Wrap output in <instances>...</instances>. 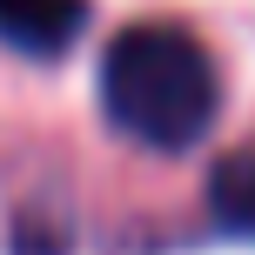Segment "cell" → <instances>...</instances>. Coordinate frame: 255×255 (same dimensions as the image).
<instances>
[{"label": "cell", "instance_id": "7a4b0ae2", "mask_svg": "<svg viewBox=\"0 0 255 255\" xmlns=\"http://www.w3.org/2000/svg\"><path fill=\"white\" fill-rule=\"evenodd\" d=\"M88 20V0H0V40L20 54H61Z\"/></svg>", "mask_w": 255, "mask_h": 255}, {"label": "cell", "instance_id": "3957f363", "mask_svg": "<svg viewBox=\"0 0 255 255\" xmlns=\"http://www.w3.org/2000/svg\"><path fill=\"white\" fill-rule=\"evenodd\" d=\"M208 195H215V215H222V222L255 229V148L229 154V161L215 168V181H208Z\"/></svg>", "mask_w": 255, "mask_h": 255}, {"label": "cell", "instance_id": "6da1fadb", "mask_svg": "<svg viewBox=\"0 0 255 255\" xmlns=\"http://www.w3.org/2000/svg\"><path fill=\"white\" fill-rule=\"evenodd\" d=\"M101 108L148 148H188L215 121V67L181 27H128L101 61Z\"/></svg>", "mask_w": 255, "mask_h": 255}]
</instances>
